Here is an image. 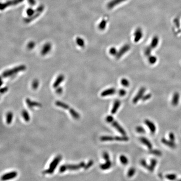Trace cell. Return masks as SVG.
<instances>
[{
	"mask_svg": "<svg viewBox=\"0 0 181 181\" xmlns=\"http://www.w3.org/2000/svg\"><path fill=\"white\" fill-rule=\"evenodd\" d=\"M134 41L135 42H138L140 41L143 36V33L141 29H137L134 33Z\"/></svg>",
	"mask_w": 181,
	"mask_h": 181,
	"instance_id": "obj_8",
	"label": "cell"
},
{
	"mask_svg": "<svg viewBox=\"0 0 181 181\" xmlns=\"http://www.w3.org/2000/svg\"><path fill=\"white\" fill-rule=\"evenodd\" d=\"M146 91V88L144 87L141 88L139 92H138V94L135 96V97L133 98V102L134 104H136L139 101V100L140 99H142L143 97L144 96V94L145 93Z\"/></svg>",
	"mask_w": 181,
	"mask_h": 181,
	"instance_id": "obj_5",
	"label": "cell"
},
{
	"mask_svg": "<svg viewBox=\"0 0 181 181\" xmlns=\"http://www.w3.org/2000/svg\"><path fill=\"white\" fill-rule=\"evenodd\" d=\"M106 120L107 122L109 123H112L114 121V118L112 115H108L106 117Z\"/></svg>",
	"mask_w": 181,
	"mask_h": 181,
	"instance_id": "obj_48",
	"label": "cell"
},
{
	"mask_svg": "<svg viewBox=\"0 0 181 181\" xmlns=\"http://www.w3.org/2000/svg\"><path fill=\"white\" fill-rule=\"evenodd\" d=\"M180 95L179 93L175 92L173 95L172 99V104L174 106H177L179 102Z\"/></svg>",
	"mask_w": 181,
	"mask_h": 181,
	"instance_id": "obj_16",
	"label": "cell"
},
{
	"mask_svg": "<svg viewBox=\"0 0 181 181\" xmlns=\"http://www.w3.org/2000/svg\"><path fill=\"white\" fill-rule=\"evenodd\" d=\"M115 92H116V90L115 88H112L104 90L103 92H102L101 95V97H106L108 96L112 95L114 94Z\"/></svg>",
	"mask_w": 181,
	"mask_h": 181,
	"instance_id": "obj_18",
	"label": "cell"
},
{
	"mask_svg": "<svg viewBox=\"0 0 181 181\" xmlns=\"http://www.w3.org/2000/svg\"><path fill=\"white\" fill-rule=\"evenodd\" d=\"M149 153L151 154H153V155L157 156V157H160L162 155V152L160 150L157 149H152L150 150Z\"/></svg>",
	"mask_w": 181,
	"mask_h": 181,
	"instance_id": "obj_30",
	"label": "cell"
},
{
	"mask_svg": "<svg viewBox=\"0 0 181 181\" xmlns=\"http://www.w3.org/2000/svg\"><path fill=\"white\" fill-rule=\"evenodd\" d=\"M152 95L151 94H146L142 98V100L143 101H145L146 100H148L149 99H150Z\"/></svg>",
	"mask_w": 181,
	"mask_h": 181,
	"instance_id": "obj_46",
	"label": "cell"
},
{
	"mask_svg": "<svg viewBox=\"0 0 181 181\" xmlns=\"http://www.w3.org/2000/svg\"><path fill=\"white\" fill-rule=\"evenodd\" d=\"M26 69V66L25 65H20L15 67L14 68H12L11 69L7 70L4 71L2 74L1 76L4 78H8L9 77L13 76L19 72L23 71Z\"/></svg>",
	"mask_w": 181,
	"mask_h": 181,
	"instance_id": "obj_1",
	"label": "cell"
},
{
	"mask_svg": "<svg viewBox=\"0 0 181 181\" xmlns=\"http://www.w3.org/2000/svg\"><path fill=\"white\" fill-rule=\"evenodd\" d=\"M35 13V12L34 10L32 9V8H29L27 11V15L28 17H31Z\"/></svg>",
	"mask_w": 181,
	"mask_h": 181,
	"instance_id": "obj_43",
	"label": "cell"
},
{
	"mask_svg": "<svg viewBox=\"0 0 181 181\" xmlns=\"http://www.w3.org/2000/svg\"><path fill=\"white\" fill-rule=\"evenodd\" d=\"M157 59L156 58V57L154 56H151L149 57V59H148V61L151 64H154L157 62Z\"/></svg>",
	"mask_w": 181,
	"mask_h": 181,
	"instance_id": "obj_37",
	"label": "cell"
},
{
	"mask_svg": "<svg viewBox=\"0 0 181 181\" xmlns=\"http://www.w3.org/2000/svg\"><path fill=\"white\" fill-rule=\"evenodd\" d=\"M157 159H151L150 161V165H149V168L148 170L151 172H153L155 169L156 166L157 165Z\"/></svg>",
	"mask_w": 181,
	"mask_h": 181,
	"instance_id": "obj_23",
	"label": "cell"
},
{
	"mask_svg": "<svg viewBox=\"0 0 181 181\" xmlns=\"http://www.w3.org/2000/svg\"><path fill=\"white\" fill-rule=\"evenodd\" d=\"M26 102L27 106H28V107L30 109L32 108L33 107H41L42 106L41 104L36 102V101H32V100L29 98L26 99Z\"/></svg>",
	"mask_w": 181,
	"mask_h": 181,
	"instance_id": "obj_12",
	"label": "cell"
},
{
	"mask_svg": "<svg viewBox=\"0 0 181 181\" xmlns=\"http://www.w3.org/2000/svg\"><path fill=\"white\" fill-rule=\"evenodd\" d=\"M140 164H141V165L143 166V167H144L145 168L147 169H149V165H148V164H147L146 161V160L145 159H142V160L140 161Z\"/></svg>",
	"mask_w": 181,
	"mask_h": 181,
	"instance_id": "obj_40",
	"label": "cell"
},
{
	"mask_svg": "<svg viewBox=\"0 0 181 181\" xmlns=\"http://www.w3.org/2000/svg\"><path fill=\"white\" fill-rule=\"evenodd\" d=\"M13 114L12 112H8L6 115V123L9 125L11 123L13 120Z\"/></svg>",
	"mask_w": 181,
	"mask_h": 181,
	"instance_id": "obj_26",
	"label": "cell"
},
{
	"mask_svg": "<svg viewBox=\"0 0 181 181\" xmlns=\"http://www.w3.org/2000/svg\"><path fill=\"white\" fill-rule=\"evenodd\" d=\"M103 157L104 159L106 161H107L110 160H109V159H110V157H109V154L107 152H105L103 153Z\"/></svg>",
	"mask_w": 181,
	"mask_h": 181,
	"instance_id": "obj_45",
	"label": "cell"
},
{
	"mask_svg": "<svg viewBox=\"0 0 181 181\" xmlns=\"http://www.w3.org/2000/svg\"><path fill=\"white\" fill-rule=\"evenodd\" d=\"M55 105L58 107H61L65 109H69V106L65 103L62 102L60 101H56L55 102Z\"/></svg>",
	"mask_w": 181,
	"mask_h": 181,
	"instance_id": "obj_24",
	"label": "cell"
},
{
	"mask_svg": "<svg viewBox=\"0 0 181 181\" xmlns=\"http://www.w3.org/2000/svg\"><path fill=\"white\" fill-rule=\"evenodd\" d=\"M35 45V42L33 41L30 42L27 45V47L29 49H32L34 48Z\"/></svg>",
	"mask_w": 181,
	"mask_h": 181,
	"instance_id": "obj_47",
	"label": "cell"
},
{
	"mask_svg": "<svg viewBox=\"0 0 181 181\" xmlns=\"http://www.w3.org/2000/svg\"><path fill=\"white\" fill-rule=\"evenodd\" d=\"M84 162H81L78 164H67L63 165L60 167L59 172L60 173H63L66 170H77L82 168H84L85 166Z\"/></svg>",
	"mask_w": 181,
	"mask_h": 181,
	"instance_id": "obj_2",
	"label": "cell"
},
{
	"mask_svg": "<svg viewBox=\"0 0 181 181\" xmlns=\"http://www.w3.org/2000/svg\"><path fill=\"white\" fill-rule=\"evenodd\" d=\"M145 124L148 127L152 134H154L156 131V127L153 122L148 120H146L144 121Z\"/></svg>",
	"mask_w": 181,
	"mask_h": 181,
	"instance_id": "obj_10",
	"label": "cell"
},
{
	"mask_svg": "<svg viewBox=\"0 0 181 181\" xmlns=\"http://www.w3.org/2000/svg\"><path fill=\"white\" fill-rule=\"evenodd\" d=\"M52 45L49 42L46 43L43 46L41 51V54L43 55H46L50 51Z\"/></svg>",
	"mask_w": 181,
	"mask_h": 181,
	"instance_id": "obj_17",
	"label": "cell"
},
{
	"mask_svg": "<svg viewBox=\"0 0 181 181\" xmlns=\"http://www.w3.org/2000/svg\"><path fill=\"white\" fill-rule=\"evenodd\" d=\"M126 1L127 0H112L107 4V8L109 9H112L115 6L119 5L122 3L123 2Z\"/></svg>",
	"mask_w": 181,
	"mask_h": 181,
	"instance_id": "obj_13",
	"label": "cell"
},
{
	"mask_svg": "<svg viewBox=\"0 0 181 181\" xmlns=\"http://www.w3.org/2000/svg\"><path fill=\"white\" fill-rule=\"evenodd\" d=\"M62 88L61 87H58L56 89V92L58 94H61L62 93Z\"/></svg>",
	"mask_w": 181,
	"mask_h": 181,
	"instance_id": "obj_52",
	"label": "cell"
},
{
	"mask_svg": "<svg viewBox=\"0 0 181 181\" xmlns=\"http://www.w3.org/2000/svg\"><path fill=\"white\" fill-rule=\"evenodd\" d=\"M76 42L77 44L81 47H84L85 45L84 40L81 38L78 37L76 39Z\"/></svg>",
	"mask_w": 181,
	"mask_h": 181,
	"instance_id": "obj_32",
	"label": "cell"
},
{
	"mask_svg": "<svg viewBox=\"0 0 181 181\" xmlns=\"http://www.w3.org/2000/svg\"><path fill=\"white\" fill-rule=\"evenodd\" d=\"M159 42V37L157 36H154L151 42V43L150 47L152 49L155 48L157 47Z\"/></svg>",
	"mask_w": 181,
	"mask_h": 181,
	"instance_id": "obj_22",
	"label": "cell"
},
{
	"mask_svg": "<svg viewBox=\"0 0 181 181\" xmlns=\"http://www.w3.org/2000/svg\"><path fill=\"white\" fill-rule=\"evenodd\" d=\"M114 140L119 141H127L129 140L128 137L126 135H122V136H117L114 137Z\"/></svg>",
	"mask_w": 181,
	"mask_h": 181,
	"instance_id": "obj_27",
	"label": "cell"
},
{
	"mask_svg": "<svg viewBox=\"0 0 181 181\" xmlns=\"http://www.w3.org/2000/svg\"><path fill=\"white\" fill-rule=\"evenodd\" d=\"M114 140V137L111 136H102L100 137V140L102 141H111Z\"/></svg>",
	"mask_w": 181,
	"mask_h": 181,
	"instance_id": "obj_29",
	"label": "cell"
},
{
	"mask_svg": "<svg viewBox=\"0 0 181 181\" xmlns=\"http://www.w3.org/2000/svg\"><path fill=\"white\" fill-rule=\"evenodd\" d=\"M39 82L38 81V80H34V81H33V82L32 83V88L36 90L38 88V87L39 86Z\"/></svg>",
	"mask_w": 181,
	"mask_h": 181,
	"instance_id": "obj_38",
	"label": "cell"
},
{
	"mask_svg": "<svg viewBox=\"0 0 181 181\" xmlns=\"http://www.w3.org/2000/svg\"><path fill=\"white\" fill-rule=\"evenodd\" d=\"M161 142L164 145L168 146L172 148H175L176 147V145L175 144L174 142L171 140H168L165 138H162L161 139Z\"/></svg>",
	"mask_w": 181,
	"mask_h": 181,
	"instance_id": "obj_15",
	"label": "cell"
},
{
	"mask_svg": "<svg viewBox=\"0 0 181 181\" xmlns=\"http://www.w3.org/2000/svg\"><path fill=\"white\" fill-rule=\"evenodd\" d=\"M69 112L71 115L72 116L74 119L75 120H78L79 119L80 116V115L79 114V113L77 112H76L74 109L72 108H71L69 109Z\"/></svg>",
	"mask_w": 181,
	"mask_h": 181,
	"instance_id": "obj_25",
	"label": "cell"
},
{
	"mask_svg": "<svg viewBox=\"0 0 181 181\" xmlns=\"http://www.w3.org/2000/svg\"><path fill=\"white\" fill-rule=\"evenodd\" d=\"M130 49V46L129 45H124L120 49L119 52L118 53V54L117 55V58H120V57L125 54V53H127Z\"/></svg>",
	"mask_w": 181,
	"mask_h": 181,
	"instance_id": "obj_11",
	"label": "cell"
},
{
	"mask_svg": "<svg viewBox=\"0 0 181 181\" xmlns=\"http://www.w3.org/2000/svg\"><path fill=\"white\" fill-rule=\"evenodd\" d=\"M44 9V7L43 6H39L36 9V12L31 17H28L25 19L24 21L27 23L31 22V21L37 18L40 14H41L42 12L43 11Z\"/></svg>",
	"mask_w": 181,
	"mask_h": 181,
	"instance_id": "obj_4",
	"label": "cell"
},
{
	"mask_svg": "<svg viewBox=\"0 0 181 181\" xmlns=\"http://www.w3.org/2000/svg\"><path fill=\"white\" fill-rule=\"evenodd\" d=\"M121 83L122 86L125 87H128L130 85L129 81L126 79H123L121 80Z\"/></svg>",
	"mask_w": 181,
	"mask_h": 181,
	"instance_id": "obj_36",
	"label": "cell"
},
{
	"mask_svg": "<svg viewBox=\"0 0 181 181\" xmlns=\"http://www.w3.org/2000/svg\"><path fill=\"white\" fill-rule=\"evenodd\" d=\"M112 125L122 135H126V133L125 130L122 128V126L117 121L114 120L112 122Z\"/></svg>",
	"mask_w": 181,
	"mask_h": 181,
	"instance_id": "obj_9",
	"label": "cell"
},
{
	"mask_svg": "<svg viewBox=\"0 0 181 181\" xmlns=\"http://www.w3.org/2000/svg\"><path fill=\"white\" fill-rule=\"evenodd\" d=\"M65 79L64 75H63L62 74H60V75L58 76V77L55 80V81L53 84V87L54 88H58L60 85V84L62 82V81H63Z\"/></svg>",
	"mask_w": 181,
	"mask_h": 181,
	"instance_id": "obj_14",
	"label": "cell"
},
{
	"mask_svg": "<svg viewBox=\"0 0 181 181\" xmlns=\"http://www.w3.org/2000/svg\"><path fill=\"white\" fill-rule=\"evenodd\" d=\"M109 53L112 55H117L118 54V51L115 47H112L109 49Z\"/></svg>",
	"mask_w": 181,
	"mask_h": 181,
	"instance_id": "obj_44",
	"label": "cell"
},
{
	"mask_svg": "<svg viewBox=\"0 0 181 181\" xmlns=\"http://www.w3.org/2000/svg\"><path fill=\"white\" fill-rule=\"evenodd\" d=\"M126 94V91L123 89H121L119 91V95L121 97H123Z\"/></svg>",
	"mask_w": 181,
	"mask_h": 181,
	"instance_id": "obj_50",
	"label": "cell"
},
{
	"mask_svg": "<svg viewBox=\"0 0 181 181\" xmlns=\"http://www.w3.org/2000/svg\"><path fill=\"white\" fill-rule=\"evenodd\" d=\"M8 87L6 86V87L2 88L1 89V94H3L6 93L8 91Z\"/></svg>",
	"mask_w": 181,
	"mask_h": 181,
	"instance_id": "obj_51",
	"label": "cell"
},
{
	"mask_svg": "<svg viewBox=\"0 0 181 181\" xmlns=\"http://www.w3.org/2000/svg\"><path fill=\"white\" fill-rule=\"evenodd\" d=\"M107 21L105 19H103L99 25V28L100 30H105L107 24Z\"/></svg>",
	"mask_w": 181,
	"mask_h": 181,
	"instance_id": "obj_33",
	"label": "cell"
},
{
	"mask_svg": "<svg viewBox=\"0 0 181 181\" xmlns=\"http://www.w3.org/2000/svg\"><path fill=\"white\" fill-rule=\"evenodd\" d=\"M17 172L13 171L4 174L1 177V179L4 181L9 180L15 178L16 177H17Z\"/></svg>",
	"mask_w": 181,
	"mask_h": 181,
	"instance_id": "obj_6",
	"label": "cell"
},
{
	"mask_svg": "<svg viewBox=\"0 0 181 181\" xmlns=\"http://www.w3.org/2000/svg\"><path fill=\"white\" fill-rule=\"evenodd\" d=\"M94 161H93L92 160H90L89 161L88 163L87 164H86L85 166L84 167V168L86 170H87V169H88L90 167H91L92 166L93 164H94Z\"/></svg>",
	"mask_w": 181,
	"mask_h": 181,
	"instance_id": "obj_42",
	"label": "cell"
},
{
	"mask_svg": "<svg viewBox=\"0 0 181 181\" xmlns=\"http://www.w3.org/2000/svg\"><path fill=\"white\" fill-rule=\"evenodd\" d=\"M140 140L142 144L146 145L148 147V149L151 150L152 149L153 146L152 145L151 143L146 138L144 137H141L140 138Z\"/></svg>",
	"mask_w": 181,
	"mask_h": 181,
	"instance_id": "obj_19",
	"label": "cell"
},
{
	"mask_svg": "<svg viewBox=\"0 0 181 181\" xmlns=\"http://www.w3.org/2000/svg\"><path fill=\"white\" fill-rule=\"evenodd\" d=\"M112 163L111 161L109 160L106 161V162L104 163H102L100 165V168L101 169L103 170H107V169H109L112 166Z\"/></svg>",
	"mask_w": 181,
	"mask_h": 181,
	"instance_id": "obj_21",
	"label": "cell"
},
{
	"mask_svg": "<svg viewBox=\"0 0 181 181\" xmlns=\"http://www.w3.org/2000/svg\"><path fill=\"white\" fill-rule=\"evenodd\" d=\"M120 105H121V102L119 100H116L114 101L113 107L111 110V113L112 114H114L116 113L118 111V109L120 107Z\"/></svg>",
	"mask_w": 181,
	"mask_h": 181,
	"instance_id": "obj_20",
	"label": "cell"
},
{
	"mask_svg": "<svg viewBox=\"0 0 181 181\" xmlns=\"http://www.w3.org/2000/svg\"><path fill=\"white\" fill-rule=\"evenodd\" d=\"M135 129L137 132L139 133H146V130L142 126H138L136 127Z\"/></svg>",
	"mask_w": 181,
	"mask_h": 181,
	"instance_id": "obj_39",
	"label": "cell"
},
{
	"mask_svg": "<svg viewBox=\"0 0 181 181\" xmlns=\"http://www.w3.org/2000/svg\"><path fill=\"white\" fill-rule=\"evenodd\" d=\"M135 171H135V169L133 167H131L128 170V172L127 174V176L128 177H131L134 176V174H135Z\"/></svg>",
	"mask_w": 181,
	"mask_h": 181,
	"instance_id": "obj_34",
	"label": "cell"
},
{
	"mask_svg": "<svg viewBox=\"0 0 181 181\" xmlns=\"http://www.w3.org/2000/svg\"><path fill=\"white\" fill-rule=\"evenodd\" d=\"M120 160L121 163L124 165H126L128 163V159L125 156L123 155L120 156Z\"/></svg>",
	"mask_w": 181,
	"mask_h": 181,
	"instance_id": "obj_31",
	"label": "cell"
},
{
	"mask_svg": "<svg viewBox=\"0 0 181 181\" xmlns=\"http://www.w3.org/2000/svg\"><path fill=\"white\" fill-rule=\"evenodd\" d=\"M61 160L62 157L61 156H58L57 157H56L50 163L49 168L45 171L44 173L48 174H52L54 172L55 170Z\"/></svg>",
	"mask_w": 181,
	"mask_h": 181,
	"instance_id": "obj_3",
	"label": "cell"
},
{
	"mask_svg": "<svg viewBox=\"0 0 181 181\" xmlns=\"http://www.w3.org/2000/svg\"><path fill=\"white\" fill-rule=\"evenodd\" d=\"M169 139L171 140H172L173 142H175V136L174 133H172V132H171V133H169Z\"/></svg>",
	"mask_w": 181,
	"mask_h": 181,
	"instance_id": "obj_49",
	"label": "cell"
},
{
	"mask_svg": "<svg viewBox=\"0 0 181 181\" xmlns=\"http://www.w3.org/2000/svg\"><path fill=\"white\" fill-rule=\"evenodd\" d=\"M152 49L151 48L150 46H149L148 47H146L145 49V51H144V53L147 56H149L151 55V50Z\"/></svg>",
	"mask_w": 181,
	"mask_h": 181,
	"instance_id": "obj_41",
	"label": "cell"
},
{
	"mask_svg": "<svg viewBox=\"0 0 181 181\" xmlns=\"http://www.w3.org/2000/svg\"><path fill=\"white\" fill-rule=\"evenodd\" d=\"M23 1V0H14V1H8L7 2L4 3V4H1V10H2L4 9L5 8H6V7H8L10 6L16 5L19 3Z\"/></svg>",
	"mask_w": 181,
	"mask_h": 181,
	"instance_id": "obj_7",
	"label": "cell"
},
{
	"mask_svg": "<svg viewBox=\"0 0 181 181\" xmlns=\"http://www.w3.org/2000/svg\"><path fill=\"white\" fill-rule=\"evenodd\" d=\"M166 178L170 180H174L176 179L177 176L175 174H169L166 176Z\"/></svg>",
	"mask_w": 181,
	"mask_h": 181,
	"instance_id": "obj_35",
	"label": "cell"
},
{
	"mask_svg": "<svg viewBox=\"0 0 181 181\" xmlns=\"http://www.w3.org/2000/svg\"><path fill=\"white\" fill-rule=\"evenodd\" d=\"M22 115L25 121L27 122H28L30 120V116L28 112L26 110H23L22 112Z\"/></svg>",
	"mask_w": 181,
	"mask_h": 181,
	"instance_id": "obj_28",
	"label": "cell"
}]
</instances>
